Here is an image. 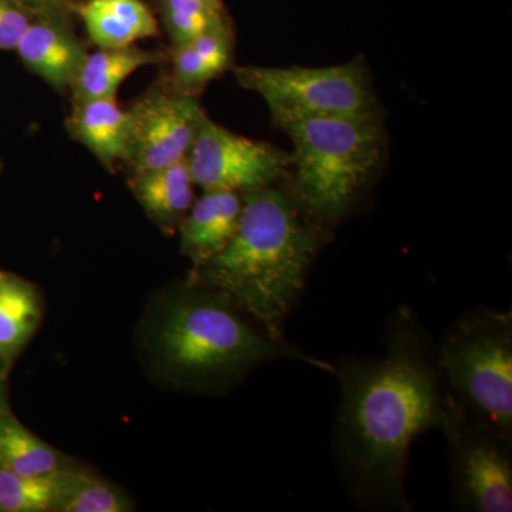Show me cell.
Wrapping results in <instances>:
<instances>
[{"instance_id": "8", "label": "cell", "mask_w": 512, "mask_h": 512, "mask_svg": "<svg viewBox=\"0 0 512 512\" xmlns=\"http://www.w3.org/2000/svg\"><path fill=\"white\" fill-rule=\"evenodd\" d=\"M291 163L292 157L279 148L232 133L207 114L187 156L192 181L202 191L239 194L274 185Z\"/></svg>"}, {"instance_id": "4", "label": "cell", "mask_w": 512, "mask_h": 512, "mask_svg": "<svg viewBox=\"0 0 512 512\" xmlns=\"http://www.w3.org/2000/svg\"><path fill=\"white\" fill-rule=\"evenodd\" d=\"M160 348L171 369L205 382L238 375L279 357L332 370L328 363L259 335L227 303L214 296H195L178 303L165 318Z\"/></svg>"}, {"instance_id": "22", "label": "cell", "mask_w": 512, "mask_h": 512, "mask_svg": "<svg viewBox=\"0 0 512 512\" xmlns=\"http://www.w3.org/2000/svg\"><path fill=\"white\" fill-rule=\"evenodd\" d=\"M36 16L16 0H0V50L15 52Z\"/></svg>"}, {"instance_id": "19", "label": "cell", "mask_w": 512, "mask_h": 512, "mask_svg": "<svg viewBox=\"0 0 512 512\" xmlns=\"http://www.w3.org/2000/svg\"><path fill=\"white\" fill-rule=\"evenodd\" d=\"M160 10L171 46L229 26L224 5L210 0H160Z\"/></svg>"}, {"instance_id": "11", "label": "cell", "mask_w": 512, "mask_h": 512, "mask_svg": "<svg viewBox=\"0 0 512 512\" xmlns=\"http://www.w3.org/2000/svg\"><path fill=\"white\" fill-rule=\"evenodd\" d=\"M66 130L107 170L126 165L130 156L131 121L128 110L120 106L117 97L72 103Z\"/></svg>"}, {"instance_id": "13", "label": "cell", "mask_w": 512, "mask_h": 512, "mask_svg": "<svg viewBox=\"0 0 512 512\" xmlns=\"http://www.w3.org/2000/svg\"><path fill=\"white\" fill-rule=\"evenodd\" d=\"M74 15L97 49L136 45L160 33L156 16L143 0H82Z\"/></svg>"}, {"instance_id": "5", "label": "cell", "mask_w": 512, "mask_h": 512, "mask_svg": "<svg viewBox=\"0 0 512 512\" xmlns=\"http://www.w3.org/2000/svg\"><path fill=\"white\" fill-rule=\"evenodd\" d=\"M437 363L463 403L507 437L512 429L511 313L481 309L464 315L448 330Z\"/></svg>"}, {"instance_id": "12", "label": "cell", "mask_w": 512, "mask_h": 512, "mask_svg": "<svg viewBox=\"0 0 512 512\" xmlns=\"http://www.w3.org/2000/svg\"><path fill=\"white\" fill-rule=\"evenodd\" d=\"M242 211V194L237 191H204L192 202L178 232L183 255L194 269L222 251L237 231Z\"/></svg>"}, {"instance_id": "24", "label": "cell", "mask_w": 512, "mask_h": 512, "mask_svg": "<svg viewBox=\"0 0 512 512\" xmlns=\"http://www.w3.org/2000/svg\"><path fill=\"white\" fill-rule=\"evenodd\" d=\"M3 365L5 362L0 360V416L3 414L10 413L8 402H6V394H5V376H3Z\"/></svg>"}, {"instance_id": "17", "label": "cell", "mask_w": 512, "mask_h": 512, "mask_svg": "<svg viewBox=\"0 0 512 512\" xmlns=\"http://www.w3.org/2000/svg\"><path fill=\"white\" fill-rule=\"evenodd\" d=\"M0 467L22 476H52L69 470L62 454L26 429L12 413L0 416Z\"/></svg>"}, {"instance_id": "20", "label": "cell", "mask_w": 512, "mask_h": 512, "mask_svg": "<svg viewBox=\"0 0 512 512\" xmlns=\"http://www.w3.org/2000/svg\"><path fill=\"white\" fill-rule=\"evenodd\" d=\"M131 503L117 488L89 474L74 471L57 512H127Z\"/></svg>"}, {"instance_id": "15", "label": "cell", "mask_w": 512, "mask_h": 512, "mask_svg": "<svg viewBox=\"0 0 512 512\" xmlns=\"http://www.w3.org/2000/svg\"><path fill=\"white\" fill-rule=\"evenodd\" d=\"M160 62V53L150 52L137 45L89 52L70 86L72 103L117 97L121 84L131 74Z\"/></svg>"}, {"instance_id": "25", "label": "cell", "mask_w": 512, "mask_h": 512, "mask_svg": "<svg viewBox=\"0 0 512 512\" xmlns=\"http://www.w3.org/2000/svg\"><path fill=\"white\" fill-rule=\"evenodd\" d=\"M212 3H222V0H210Z\"/></svg>"}, {"instance_id": "26", "label": "cell", "mask_w": 512, "mask_h": 512, "mask_svg": "<svg viewBox=\"0 0 512 512\" xmlns=\"http://www.w3.org/2000/svg\"><path fill=\"white\" fill-rule=\"evenodd\" d=\"M0 170H2V161H0Z\"/></svg>"}, {"instance_id": "23", "label": "cell", "mask_w": 512, "mask_h": 512, "mask_svg": "<svg viewBox=\"0 0 512 512\" xmlns=\"http://www.w3.org/2000/svg\"><path fill=\"white\" fill-rule=\"evenodd\" d=\"M36 15H74V8L82 0H16Z\"/></svg>"}, {"instance_id": "9", "label": "cell", "mask_w": 512, "mask_h": 512, "mask_svg": "<svg viewBox=\"0 0 512 512\" xmlns=\"http://www.w3.org/2000/svg\"><path fill=\"white\" fill-rule=\"evenodd\" d=\"M131 121L130 174L180 163L188 156L205 111L197 96L154 87L128 107Z\"/></svg>"}, {"instance_id": "21", "label": "cell", "mask_w": 512, "mask_h": 512, "mask_svg": "<svg viewBox=\"0 0 512 512\" xmlns=\"http://www.w3.org/2000/svg\"><path fill=\"white\" fill-rule=\"evenodd\" d=\"M215 77L218 74L202 59L191 42L171 46L170 86L175 90L197 96L202 87Z\"/></svg>"}, {"instance_id": "1", "label": "cell", "mask_w": 512, "mask_h": 512, "mask_svg": "<svg viewBox=\"0 0 512 512\" xmlns=\"http://www.w3.org/2000/svg\"><path fill=\"white\" fill-rule=\"evenodd\" d=\"M441 370L416 329L404 322L383 359L340 369L338 448L353 493L362 503L407 507V454L419 434L443 426L450 396Z\"/></svg>"}, {"instance_id": "10", "label": "cell", "mask_w": 512, "mask_h": 512, "mask_svg": "<svg viewBox=\"0 0 512 512\" xmlns=\"http://www.w3.org/2000/svg\"><path fill=\"white\" fill-rule=\"evenodd\" d=\"M15 52L26 69L64 94L89 50L74 32L69 15H37Z\"/></svg>"}, {"instance_id": "2", "label": "cell", "mask_w": 512, "mask_h": 512, "mask_svg": "<svg viewBox=\"0 0 512 512\" xmlns=\"http://www.w3.org/2000/svg\"><path fill=\"white\" fill-rule=\"evenodd\" d=\"M318 249L295 200L274 185L242 192V211L227 247L197 269L195 279L254 316L269 338L282 328Z\"/></svg>"}, {"instance_id": "7", "label": "cell", "mask_w": 512, "mask_h": 512, "mask_svg": "<svg viewBox=\"0 0 512 512\" xmlns=\"http://www.w3.org/2000/svg\"><path fill=\"white\" fill-rule=\"evenodd\" d=\"M441 429L451 447L454 480L463 507L477 512L512 511V463L507 437L450 396Z\"/></svg>"}, {"instance_id": "14", "label": "cell", "mask_w": 512, "mask_h": 512, "mask_svg": "<svg viewBox=\"0 0 512 512\" xmlns=\"http://www.w3.org/2000/svg\"><path fill=\"white\" fill-rule=\"evenodd\" d=\"M128 185L148 218L167 234L178 231L195 200L187 158L167 167L131 174Z\"/></svg>"}, {"instance_id": "16", "label": "cell", "mask_w": 512, "mask_h": 512, "mask_svg": "<svg viewBox=\"0 0 512 512\" xmlns=\"http://www.w3.org/2000/svg\"><path fill=\"white\" fill-rule=\"evenodd\" d=\"M42 318V302L35 286L0 271V360L8 363L32 338Z\"/></svg>"}, {"instance_id": "18", "label": "cell", "mask_w": 512, "mask_h": 512, "mask_svg": "<svg viewBox=\"0 0 512 512\" xmlns=\"http://www.w3.org/2000/svg\"><path fill=\"white\" fill-rule=\"evenodd\" d=\"M74 471L52 476H22L0 467V512H57Z\"/></svg>"}, {"instance_id": "6", "label": "cell", "mask_w": 512, "mask_h": 512, "mask_svg": "<svg viewBox=\"0 0 512 512\" xmlns=\"http://www.w3.org/2000/svg\"><path fill=\"white\" fill-rule=\"evenodd\" d=\"M238 83L259 94L276 126L313 117H377L369 74L359 60L330 67L242 66Z\"/></svg>"}, {"instance_id": "3", "label": "cell", "mask_w": 512, "mask_h": 512, "mask_svg": "<svg viewBox=\"0 0 512 512\" xmlns=\"http://www.w3.org/2000/svg\"><path fill=\"white\" fill-rule=\"evenodd\" d=\"M282 130L293 143L296 204L316 220L338 221L379 167L382 124L377 117H313Z\"/></svg>"}]
</instances>
